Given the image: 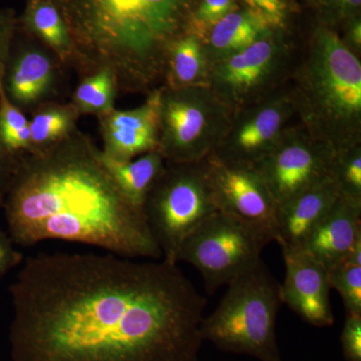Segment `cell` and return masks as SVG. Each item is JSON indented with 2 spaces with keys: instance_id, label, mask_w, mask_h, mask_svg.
<instances>
[{
  "instance_id": "277c9868",
  "label": "cell",
  "mask_w": 361,
  "mask_h": 361,
  "mask_svg": "<svg viewBox=\"0 0 361 361\" xmlns=\"http://www.w3.org/2000/svg\"><path fill=\"white\" fill-rule=\"evenodd\" d=\"M305 130L334 153L361 144V63L341 35L318 26L291 90Z\"/></svg>"
},
{
  "instance_id": "4fadbf2b",
  "label": "cell",
  "mask_w": 361,
  "mask_h": 361,
  "mask_svg": "<svg viewBox=\"0 0 361 361\" xmlns=\"http://www.w3.org/2000/svg\"><path fill=\"white\" fill-rule=\"evenodd\" d=\"M35 42L18 44L14 37L2 78L6 97L25 113L45 102L59 101L66 70L49 49Z\"/></svg>"
},
{
  "instance_id": "52a82bcc",
  "label": "cell",
  "mask_w": 361,
  "mask_h": 361,
  "mask_svg": "<svg viewBox=\"0 0 361 361\" xmlns=\"http://www.w3.org/2000/svg\"><path fill=\"white\" fill-rule=\"evenodd\" d=\"M159 149L166 163H198L215 153L233 113L210 87H159Z\"/></svg>"
},
{
  "instance_id": "8fae6325",
  "label": "cell",
  "mask_w": 361,
  "mask_h": 361,
  "mask_svg": "<svg viewBox=\"0 0 361 361\" xmlns=\"http://www.w3.org/2000/svg\"><path fill=\"white\" fill-rule=\"evenodd\" d=\"M297 116L291 92L277 90L234 111L213 156L226 163L255 166L274 149Z\"/></svg>"
},
{
  "instance_id": "f546056e",
  "label": "cell",
  "mask_w": 361,
  "mask_h": 361,
  "mask_svg": "<svg viewBox=\"0 0 361 361\" xmlns=\"http://www.w3.org/2000/svg\"><path fill=\"white\" fill-rule=\"evenodd\" d=\"M16 32L18 18L13 9H0V85Z\"/></svg>"
},
{
  "instance_id": "d6986e66",
  "label": "cell",
  "mask_w": 361,
  "mask_h": 361,
  "mask_svg": "<svg viewBox=\"0 0 361 361\" xmlns=\"http://www.w3.org/2000/svg\"><path fill=\"white\" fill-rule=\"evenodd\" d=\"M210 68L203 42L193 33L184 32L166 51L164 85L171 89L209 87Z\"/></svg>"
},
{
  "instance_id": "30bf717a",
  "label": "cell",
  "mask_w": 361,
  "mask_h": 361,
  "mask_svg": "<svg viewBox=\"0 0 361 361\" xmlns=\"http://www.w3.org/2000/svg\"><path fill=\"white\" fill-rule=\"evenodd\" d=\"M205 161L218 210L243 226L263 247L276 242L278 205L257 169L213 155Z\"/></svg>"
},
{
  "instance_id": "1f68e13d",
  "label": "cell",
  "mask_w": 361,
  "mask_h": 361,
  "mask_svg": "<svg viewBox=\"0 0 361 361\" xmlns=\"http://www.w3.org/2000/svg\"><path fill=\"white\" fill-rule=\"evenodd\" d=\"M11 241L13 240L0 231V276L20 265L23 260V254L13 248Z\"/></svg>"
},
{
  "instance_id": "603a6c76",
  "label": "cell",
  "mask_w": 361,
  "mask_h": 361,
  "mask_svg": "<svg viewBox=\"0 0 361 361\" xmlns=\"http://www.w3.org/2000/svg\"><path fill=\"white\" fill-rule=\"evenodd\" d=\"M118 92L115 73L110 68H99L80 78L71 96V104L80 116H99L115 109Z\"/></svg>"
},
{
  "instance_id": "7a4b0ae2",
  "label": "cell",
  "mask_w": 361,
  "mask_h": 361,
  "mask_svg": "<svg viewBox=\"0 0 361 361\" xmlns=\"http://www.w3.org/2000/svg\"><path fill=\"white\" fill-rule=\"evenodd\" d=\"M11 240L33 246L63 240L130 259L161 252L144 211L123 194L80 130L51 148L20 157L2 202Z\"/></svg>"
},
{
  "instance_id": "9c48e42d",
  "label": "cell",
  "mask_w": 361,
  "mask_h": 361,
  "mask_svg": "<svg viewBox=\"0 0 361 361\" xmlns=\"http://www.w3.org/2000/svg\"><path fill=\"white\" fill-rule=\"evenodd\" d=\"M263 248L243 226L218 211L185 240L178 263L194 266L207 291L214 293L257 265Z\"/></svg>"
},
{
  "instance_id": "e0dca14e",
  "label": "cell",
  "mask_w": 361,
  "mask_h": 361,
  "mask_svg": "<svg viewBox=\"0 0 361 361\" xmlns=\"http://www.w3.org/2000/svg\"><path fill=\"white\" fill-rule=\"evenodd\" d=\"M361 235V200L341 195L301 250L327 270L341 262Z\"/></svg>"
},
{
  "instance_id": "d6a6232c",
  "label": "cell",
  "mask_w": 361,
  "mask_h": 361,
  "mask_svg": "<svg viewBox=\"0 0 361 361\" xmlns=\"http://www.w3.org/2000/svg\"><path fill=\"white\" fill-rule=\"evenodd\" d=\"M325 7L338 18H355L353 14L360 9L361 0H323Z\"/></svg>"
},
{
  "instance_id": "f1b7e54d",
  "label": "cell",
  "mask_w": 361,
  "mask_h": 361,
  "mask_svg": "<svg viewBox=\"0 0 361 361\" xmlns=\"http://www.w3.org/2000/svg\"><path fill=\"white\" fill-rule=\"evenodd\" d=\"M341 341L346 360L361 361V315L346 316Z\"/></svg>"
},
{
  "instance_id": "ba28073f",
  "label": "cell",
  "mask_w": 361,
  "mask_h": 361,
  "mask_svg": "<svg viewBox=\"0 0 361 361\" xmlns=\"http://www.w3.org/2000/svg\"><path fill=\"white\" fill-rule=\"evenodd\" d=\"M290 56L282 30H266L243 51L211 66L209 87L234 113L277 90Z\"/></svg>"
},
{
  "instance_id": "ac0fdd59",
  "label": "cell",
  "mask_w": 361,
  "mask_h": 361,
  "mask_svg": "<svg viewBox=\"0 0 361 361\" xmlns=\"http://www.w3.org/2000/svg\"><path fill=\"white\" fill-rule=\"evenodd\" d=\"M18 25L59 59L66 68L75 66V47L59 7L51 0H28Z\"/></svg>"
},
{
  "instance_id": "4dcf8cb0",
  "label": "cell",
  "mask_w": 361,
  "mask_h": 361,
  "mask_svg": "<svg viewBox=\"0 0 361 361\" xmlns=\"http://www.w3.org/2000/svg\"><path fill=\"white\" fill-rule=\"evenodd\" d=\"M20 157L11 155L0 142V205L13 180Z\"/></svg>"
},
{
  "instance_id": "44dd1931",
  "label": "cell",
  "mask_w": 361,
  "mask_h": 361,
  "mask_svg": "<svg viewBox=\"0 0 361 361\" xmlns=\"http://www.w3.org/2000/svg\"><path fill=\"white\" fill-rule=\"evenodd\" d=\"M101 158L123 194L135 206L142 209L147 197L166 167L160 152H149L130 161H115L103 155Z\"/></svg>"
},
{
  "instance_id": "83f0119b",
  "label": "cell",
  "mask_w": 361,
  "mask_h": 361,
  "mask_svg": "<svg viewBox=\"0 0 361 361\" xmlns=\"http://www.w3.org/2000/svg\"><path fill=\"white\" fill-rule=\"evenodd\" d=\"M251 16L270 30H283L288 16V0H242Z\"/></svg>"
},
{
  "instance_id": "5b68a950",
  "label": "cell",
  "mask_w": 361,
  "mask_h": 361,
  "mask_svg": "<svg viewBox=\"0 0 361 361\" xmlns=\"http://www.w3.org/2000/svg\"><path fill=\"white\" fill-rule=\"evenodd\" d=\"M227 286L218 307L203 318V341L226 353L282 361L276 336L279 285L262 260Z\"/></svg>"
},
{
  "instance_id": "3957f363",
  "label": "cell",
  "mask_w": 361,
  "mask_h": 361,
  "mask_svg": "<svg viewBox=\"0 0 361 361\" xmlns=\"http://www.w3.org/2000/svg\"><path fill=\"white\" fill-rule=\"evenodd\" d=\"M70 30L80 78L110 68L120 92H147L163 80L171 42L186 30L193 0H51Z\"/></svg>"
},
{
  "instance_id": "cb8c5ba5",
  "label": "cell",
  "mask_w": 361,
  "mask_h": 361,
  "mask_svg": "<svg viewBox=\"0 0 361 361\" xmlns=\"http://www.w3.org/2000/svg\"><path fill=\"white\" fill-rule=\"evenodd\" d=\"M0 142L8 153L23 156L32 151L30 118L9 101L0 85Z\"/></svg>"
},
{
  "instance_id": "d4e9b609",
  "label": "cell",
  "mask_w": 361,
  "mask_h": 361,
  "mask_svg": "<svg viewBox=\"0 0 361 361\" xmlns=\"http://www.w3.org/2000/svg\"><path fill=\"white\" fill-rule=\"evenodd\" d=\"M331 174L341 195L361 200V144L334 154Z\"/></svg>"
},
{
  "instance_id": "484cf974",
  "label": "cell",
  "mask_w": 361,
  "mask_h": 361,
  "mask_svg": "<svg viewBox=\"0 0 361 361\" xmlns=\"http://www.w3.org/2000/svg\"><path fill=\"white\" fill-rule=\"evenodd\" d=\"M330 287L338 292L348 314L361 315V266L339 262L329 269Z\"/></svg>"
},
{
  "instance_id": "836d02e7",
  "label": "cell",
  "mask_w": 361,
  "mask_h": 361,
  "mask_svg": "<svg viewBox=\"0 0 361 361\" xmlns=\"http://www.w3.org/2000/svg\"><path fill=\"white\" fill-rule=\"evenodd\" d=\"M343 40L344 44L348 45L351 51L355 52L356 56H360L361 51V21L357 16L349 21V26L346 37Z\"/></svg>"
},
{
  "instance_id": "4316f807",
  "label": "cell",
  "mask_w": 361,
  "mask_h": 361,
  "mask_svg": "<svg viewBox=\"0 0 361 361\" xmlns=\"http://www.w3.org/2000/svg\"><path fill=\"white\" fill-rule=\"evenodd\" d=\"M236 9L235 0H200L190 11L185 32L193 33L203 42L218 21Z\"/></svg>"
},
{
  "instance_id": "9a60e30c",
  "label": "cell",
  "mask_w": 361,
  "mask_h": 361,
  "mask_svg": "<svg viewBox=\"0 0 361 361\" xmlns=\"http://www.w3.org/2000/svg\"><path fill=\"white\" fill-rule=\"evenodd\" d=\"M159 87L148 94L142 106L116 109L97 116L103 139V155L115 161H130L159 149Z\"/></svg>"
},
{
  "instance_id": "5bb4252c",
  "label": "cell",
  "mask_w": 361,
  "mask_h": 361,
  "mask_svg": "<svg viewBox=\"0 0 361 361\" xmlns=\"http://www.w3.org/2000/svg\"><path fill=\"white\" fill-rule=\"evenodd\" d=\"M283 283L279 285L281 303L287 304L306 322L316 327L331 326L329 270L301 249H282Z\"/></svg>"
},
{
  "instance_id": "2e32d148",
  "label": "cell",
  "mask_w": 361,
  "mask_h": 361,
  "mask_svg": "<svg viewBox=\"0 0 361 361\" xmlns=\"http://www.w3.org/2000/svg\"><path fill=\"white\" fill-rule=\"evenodd\" d=\"M339 196L338 185L330 174L278 206L277 243L282 249H300Z\"/></svg>"
},
{
  "instance_id": "8992f818",
  "label": "cell",
  "mask_w": 361,
  "mask_h": 361,
  "mask_svg": "<svg viewBox=\"0 0 361 361\" xmlns=\"http://www.w3.org/2000/svg\"><path fill=\"white\" fill-rule=\"evenodd\" d=\"M142 211L161 252V259L178 264V255L185 240L219 211L205 160L166 163Z\"/></svg>"
},
{
  "instance_id": "6da1fadb",
  "label": "cell",
  "mask_w": 361,
  "mask_h": 361,
  "mask_svg": "<svg viewBox=\"0 0 361 361\" xmlns=\"http://www.w3.org/2000/svg\"><path fill=\"white\" fill-rule=\"evenodd\" d=\"M9 289L13 361H199L206 298L163 259L40 253Z\"/></svg>"
},
{
  "instance_id": "ffe728a7",
  "label": "cell",
  "mask_w": 361,
  "mask_h": 361,
  "mask_svg": "<svg viewBox=\"0 0 361 361\" xmlns=\"http://www.w3.org/2000/svg\"><path fill=\"white\" fill-rule=\"evenodd\" d=\"M266 30L270 28L265 27L246 9L228 13L209 30L203 40L210 66L243 51Z\"/></svg>"
},
{
  "instance_id": "7402d4cb",
  "label": "cell",
  "mask_w": 361,
  "mask_h": 361,
  "mask_svg": "<svg viewBox=\"0 0 361 361\" xmlns=\"http://www.w3.org/2000/svg\"><path fill=\"white\" fill-rule=\"evenodd\" d=\"M30 118L32 151L42 152L65 141L78 129L80 114L71 103L49 101L32 111Z\"/></svg>"
},
{
  "instance_id": "7c38bea8",
  "label": "cell",
  "mask_w": 361,
  "mask_h": 361,
  "mask_svg": "<svg viewBox=\"0 0 361 361\" xmlns=\"http://www.w3.org/2000/svg\"><path fill=\"white\" fill-rule=\"evenodd\" d=\"M334 154L299 123L291 126L254 167L280 206L331 174Z\"/></svg>"
}]
</instances>
